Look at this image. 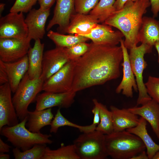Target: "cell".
<instances>
[{
  "label": "cell",
  "instance_id": "26",
  "mask_svg": "<svg viewBox=\"0 0 159 159\" xmlns=\"http://www.w3.org/2000/svg\"><path fill=\"white\" fill-rule=\"evenodd\" d=\"M47 37L55 44L57 47L66 48L82 42H86L89 39L85 37L77 34L65 35L58 32L49 30Z\"/></svg>",
  "mask_w": 159,
  "mask_h": 159
},
{
  "label": "cell",
  "instance_id": "42",
  "mask_svg": "<svg viewBox=\"0 0 159 159\" xmlns=\"http://www.w3.org/2000/svg\"><path fill=\"white\" fill-rule=\"evenodd\" d=\"M148 158L145 150H144L137 155L132 157L131 159H148Z\"/></svg>",
  "mask_w": 159,
  "mask_h": 159
},
{
  "label": "cell",
  "instance_id": "8",
  "mask_svg": "<svg viewBox=\"0 0 159 159\" xmlns=\"http://www.w3.org/2000/svg\"><path fill=\"white\" fill-rule=\"evenodd\" d=\"M76 60L67 63L59 70L44 81L42 90L54 93L72 91Z\"/></svg>",
  "mask_w": 159,
  "mask_h": 159
},
{
  "label": "cell",
  "instance_id": "12",
  "mask_svg": "<svg viewBox=\"0 0 159 159\" xmlns=\"http://www.w3.org/2000/svg\"><path fill=\"white\" fill-rule=\"evenodd\" d=\"M12 91L9 83L0 86V130L6 125L19 123L18 117L11 97Z\"/></svg>",
  "mask_w": 159,
  "mask_h": 159
},
{
  "label": "cell",
  "instance_id": "22",
  "mask_svg": "<svg viewBox=\"0 0 159 159\" xmlns=\"http://www.w3.org/2000/svg\"><path fill=\"white\" fill-rule=\"evenodd\" d=\"M44 48V44L41 43L40 39H37L35 40L33 47H31L28 51L27 73L31 80L37 79L41 75Z\"/></svg>",
  "mask_w": 159,
  "mask_h": 159
},
{
  "label": "cell",
  "instance_id": "2",
  "mask_svg": "<svg viewBox=\"0 0 159 159\" xmlns=\"http://www.w3.org/2000/svg\"><path fill=\"white\" fill-rule=\"evenodd\" d=\"M150 6L149 0L128 1L120 10L115 11L104 21L105 24L118 29L125 37V46L130 49L139 42L138 35L143 16Z\"/></svg>",
  "mask_w": 159,
  "mask_h": 159
},
{
  "label": "cell",
  "instance_id": "25",
  "mask_svg": "<svg viewBox=\"0 0 159 159\" xmlns=\"http://www.w3.org/2000/svg\"><path fill=\"white\" fill-rule=\"evenodd\" d=\"M146 120L142 117L140 118L138 124L136 126L126 129L128 132L140 138L145 145L149 159H152L159 150V145L156 143L148 134L146 129Z\"/></svg>",
  "mask_w": 159,
  "mask_h": 159
},
{
  "label": "cell",
  "instance_id": "6",
  "mask_svg": "<svg viewBox=\"0 0 159 159\" xmlns=\"http://www.w3.org/2000/svg\"><path fill=\"white\" fill-rule=\"evenodd\" d=\"M73 144L80 159H104L108 156L105 135L96 130L80 135Z\"/></svg>",
  "mask_w": 159,
  "mask_h": 159
},
{
  "label": "cell",
  "instance_id": "30",
  "mask_svg": "<svg viewBox=\"0 0 159 159\" xmlns=\"http://www.w3.org/2000/svg\"><path fill=\"white\" fill-rule=\"evenodd\" d=\"M46 144H38L24 151L15 147L12 152L15 159H43L45 152Z\"/></svg>",
  "mask_w": 159,
  "mask_h": 159
},
{
  "label": "cell",
  "instance_id": "23",
  "mask_svg": "<svg viewBox=\"0 0 159 159\" xmlns=\"http://www.w3.org/2000/svg\"><path fill=\"white\" fill-rule=\"evenodd\" d=\"M159 40V21L153 18L145 16L138 35L139 42L153 47Z\"/></svg>",
  "mask_w": 159,
  "mask_h": 159
},
{
  "label": "cell",
  "instance_id": "1",
  "mask_svg": "<svg viewBox=\"0 0 159 159\" xmlns=\"http://www.w3.org/2000/svg\"><path fill=\"white\" fill-rule=\"evenodd\" d=\"M123 58L120 46L92 42L86 53L76 60L72 91L76 92L118 78Z\"/></svg>",
  "mask_w": 159,
  "mask_h": 159
},
{
  "label": "cell",
  "instance_id": "33",
  "mask_svg": "<svg viewBox=\"0 0 159 159\" xmlns=\"http://www.w3.org/2000/svg\"><path fill=\"white\" fill-rule=\"evenodd\" d=\"M145 84L149 95L159 104V77L149 76Z\"/></svg>",
  "mask_w": 159,
  "mask_h": 159
},
{
  "label": "cell",
  "instance_id": "27",
  "mask_svg": "<svg viewBox=\"0 0 159 159\" xmlns=\"http://www.w3.org/2000/svg\"><path fill=\"white\" fill-rule=\"evenodd\" d=\"M60 109L59 108L58 109L51 122L50 130L51 133H56L60 127L64 126H69L77 128L80 132L83 133L89 132L95 130L97 126L93 123L89 125L83 126L70 121L62 115Z\"/></svg>",
  "mask_w": 159,
  "mask_h": 159
},
{
  "label": "cell",
  "instance_id": "35",
  "mask_svg": "<svg viewBox=\"0 0 159 159\" xmlns=\"http://www.w3.org/2000/svg\"><path fill=\"white\" fill-rule=\"evenodd\" d=\"M38 0H16L10 9L11 12L27 13L32 9Z\"/></svg>",
  "mask_w": 159,
  "mask_h": 159
},
{
  "label": "cell",
  "instance_id": "16",
  "mask_svg": "<svg viewBox=\"0 0 159 159\" xmlns=\"http://www.w3.org/2000/svg\"><path fill=\"white\" fill-rule=\"evenodd\" d=\"M97 44L116 46L124 36L120 31H115L111 26L104 23L98 24L88 34L83 36Z\"/></svg>",
  "mask_w": 159,
  "mask_h": 159
},
{
  "label": "cell",
  "instance_id": "3",
  "mask_svg": "<svg viewBox=\"0 0 159 159\" xmlns=\"http://www.w3.org/2000/svg\"><path fill=\"white\" fill-rule=\"evenodd\" d=\"M108 156L114 159H131L146 149L138 136L125 130L105 135Z\"/></svg>",
  "mask_w": 159,
  "mask_h": 159
},
{
  "label": "cell",
  "instance_id": "17",
  "mask_svg": "<svg viewBox=\"0 0 159 159\" xmlns=\"http://www.w3.org/2000/svg\"><path fill=\"white\" fill-rule=\"evenodd\" d=\"M124 41L122 39L120 43L123 55V62L121 64L123 67V76L115 91L117 93H119L122 91L123 95L127 97L131 98L133 97L132 89L137 92L138 88L131 66L127 49L124 45Z\"/></svg>",
  "mask_w": 159,
  "mask_h": 159
},
{
  "label": "cell",
  "instance_id": "21",
  "mask_svg": "<svg viewBox=\"0 0 159 159\" xmlns=\"http://www.w3.org/2000/svg\"><path fill=\"white\" fill-rule=\"evenodd\" d=\"M112 117L114 132H119L136 126L140 118L127 109H120L115 106L110 107Z\"/></svg>",
  "mask_w": 159,
  "mask_h": 159
},
{
  "label": "cell",
  "instance_id": "20",
  "mask_svg": "<svg viewBox=\"0 0 159 159\" xmlns=\"http://www.w3.org/2000/svg\"><path fill=\"white\" fill-rule=\"evenodd\" d=\"M131 112L141 116L148 121L159 140V104L153 99L142 105L128 108Z\"/></svg>",
  "mask_w": 159,
  "mask_h": 159
},
{
  "label": "cell",
  "instance_id": "5",
  "mask_svg": "<svg viewBox=\"0 0 159 159\" xmlns=\"http://www.w3.org/2000/svg\"><path fill=\"white\" fill-rule=\"evenodd\" d=\"M44 82L41 76L39 78L30 79L27 72L20 82L12 98L19 119L21 121L28 115V107L42 90Z\"/></svg>",
  "mask_w": 159,
  "mask_h": 159
},
{
  "label": "cell",
  "instance_id": "4",
  "mask_svg": "<svg viewBox=\"0 0 159 159\" xmlns=\"http://www.w3.org/2000/svg\"><path fill=\"white\" fill-rule=\"evenodd\" d=\"M27 120V116L16 125L4 126L0 130L1 134L6 138L14 147L22 151L29 149L36 144H50L52 143L49 139L51 135L33 132L27 129L25 125Z\"/></svg>",
  "mask_w": 159,
  "mask_h": 159
},
{
  "label": "cell",
  "instance_id": "13",
  "mask_svg": "<svg viewBox=\"0 0 159 159\" xmlns=\"http://www.w3.org/2000/svg\"><path fill=\"white\" fill-rule=\"evenodd\" d=\"M76 94L72 91L59 93L44 92L36 97L35 110H40L54 107L68 108L74 102Z\"/></svg>",
  "mask_w": 159,
  "mask_h": 159
},
{
  "label": "cell",
  "instance_id": "29",
  "mask_svg": "<svg viewBox=\"0 0 159 159\" xmlns=\"http://www.w3.org/2000/svg\"><path fill=\"white\" fill-rule=\"evenodd\" d=\"M115 0H99L95 6L89 14L99 23L105 21L115 11L114 5Z\"/></svg>",
  "mask_w": 159,
  "mask_h": 159
},
{
  "label": "cell",
  "instance_id": "10",
  "mask_svg": "<svg viewBox=\"0 0 159 159\" xmlns=\"http://www.w3.org/2000/svg\"><path fill=\"white\" fill-rule=\"evenodd\" d=\"M31 40L24 39L0 38V60L4 62L16 61L27 54Z\"/></svg>",
  "mask_w": 159,
  "mask_h": 159
},
{
  "label": "cell",
  "instance_id": "28",
  "mask_svg": "<svg viewBox=\"0 0 159 159\" xmlns=\"http://www.w3.org/2000/svg\"><path fill=\"white\" fill-rule=\"evenodd\" d=\"M43 159H80L74 144L65 146L62 144L59 148L52 150L46 147Z\"/></svg>",
  "mask_w": 159,
  "mask_h": 159
},
{
  "label": "cell",
  "instance_id": "18",
  "mask_svg": "<svg viewBox=\"0 0 159 159\" xmlns=\"http://www.w3.org/2000/svg\"><path fill=\"white\" fill-rule=\"evenodd\" d=\"M0 66L4 69L8 77L12 92L14 93L29 68L27 54L14 62H4L0 60Z\"/></svg>",
  "mask_w": 159,
  "mask_h": 159
},
{
  "label": "cell",
  "instance_id": "24",
  "mask_svg": "<svg viewBox=\"0 0 159 159\" xmlns=\"http://www.w3.org/2000/svg\"><path fill=\"white\" fill-rule=\"evenodd\" d=\"M27 122L26 125L28 130L33 132H40L43 127L50 125L54 118L51 108L34 111H28Z\"/></svg>",
  "mask_w": 159,
  "mask_h": 159
},
{
  "label": "cell",
  "instance_id": "7",
  "mask_svg": "<svg viewBox=\"0 0 159 159\" xmlns=\"http://www.w3.org/2000/svg\"><path fill=\"white\" fill-rule=\"evenodd\" d=\"M152 47L144 43L139 46H135L130 49L129 54L131 66L135 77L138 96L137 105H141L152 99L147 92L143 79V73L147 64L144 58L145 54L151 52Z\"/></svg>",
  "mask_w": 159,
  "mask_h": 159
},
{
  "label": "cell",
  "instance_id": "44",
  "mask_svg": "<svg viewBox=\"0 0 159 159\" xmlns=\"http://www.w3.org/2000/svg\"><path fill=\"white\" fill-rule=\"evenodd\" d=\"M154 46L158 54V62L159 63V40L155 44Z\"/></svg>",
  "mask_w": 159,
  "mask_h": 159
},
{
  "label": "cell",
  "instance_id": "45",
  "mask_svg": "<svg viewBox=\"0 0 159 159\" xmlns=\"http://www.w3.org/2000/svg\"><path fill=\"white\" fill-rule=\"evenodd\" d=\"M5 4L4 3H0V15L1 16V14L4 11V8Z\"/></svg>",
  "mask_w": 159,
  "mask_h": 159
},
{
  "label": "cell",
  "instance_id": "41",
  "mask_svg": "<svg viewBox=\"0 0 159 159\" xmlns=\"http://www.w3.org/2000/svg\"><path fill=\"white\" fill-rule=\"evenodd\" d=\"M11 148V147L0 138V153H8L9 152Z\"/></svg>",
  "mask_w": 159,
  "mask_h": 159
},
{
  "label": "cell",
  "instance_id": "40",
  "mask_svg": "<svg viewBox=\"0 0 159 159\" xmlns=\"http://www.w3.org/2000/svg\"><path fill=\"white\" fill-rule=\"evenodd\" d=\"M137 0H115L114 6L115 11L121 9L125 4L128 1H135Z\"/></svg>",
  "mask_w": 159,
  "mask_h": 159
},
{
  "label": "cell",
  "instance_id": "15",
  "mask_svg": "<svg viewBox=\"0 0 159 159\" xmlns=\"http://www.w3.org/2000/svg\"><path fill=\"white\" fill-rule=\"evenodd\" d=\"M50 9H31L25 19L28 30V37L31 40L42 39L45 34V26Z\"/></svg>",
  "mask_w": 159,
  "mask_h": 159
},
{
  "label": "cell",
  "instance_id": "32",
  "mask_svg": "<svg viewBox=\"0 0 159 159\" xmlns=\"http://www.w3.org/2000/svg\"><path fill=\"white\" fill-rule=\"evenodd\" d=\"M90 46V44L82 42L66 48L70 60H72L77 59L85 54Z\"/></svg>",
  "mask_w": 159,
  "mask_h": 159
},
{
  "label": "cell",
  "instance_id": "38",
  "mask_svg": "<svg viewBox=\"0 0 159 159\" xmlns=\"http://www.w3.org/2000/svg\"><path fill=\"white\" fill-rule=\"evenodd\" d=\"M151 10L154 17L158 16L159 13V0H149Z\"/></svg>",
  "mask_w": 159,
  "mask_h": 159
},
{
  "label": "cell",
  "instance_id": "19",
  "mask_svg": "<svg viewBox=\"0 0 159 159\" xmlns=\"http://www.w3.org/2000/svg\"><path fill=\"white\" fill-rule=\"evenodd\" d=\"M99 23L96 18L89 14L74 13L70 18L65 33L83 36L89 34Z\"/></svg>",
  "mask_w": 159,
  "mask_h": 159
},
{
  "label": "cell",
  "instance_id": "11",
  "mask_svg": "<svg viewBox=\"0 0 159 159\" xmlns=\"http://www.w3.org/2000/svg\"><path fill=\"white\" fill-rule=\"evenodd\" d=\"M71 61L66 48L56 47L44 53L41 76L44 81Z\"/></svg>",
  "mask_w": 159,
  "mask_h": 159
},
{
  "label": "cell",
  "instance_id": "37",
  "mask_svg": "<svg viewBox=\"0 0 159 159\" xmlns=\"http://www.w3.org/2000/svg\"><path fill=\"white\" fill-rule=\"evenodd\" d=\"M55 0H38L40 8L43 10L50 9Z\"/></svg>",
  "mask_w": 159,
  "mask_h": 159
},
{
  "label": "cell",
  "instance_id": "34",
  "mask_svg": "<svg viewBox=\"0 0 159 159\" xmlns=\"http://www.w3.org/2000/svg\"><path fill=\"white\" fill-rule=\"evenodd\" d=\"M99 0H75L76 13L88 14L95 6Z\"/></svg>",
  "mask_w": 159,
  "mask_h": 159
},
{
  "label": "cell",
  "instance_id": "43",
  "mask_svg": "<svg viewBox=\"0 0 159 159\" xmlns=\"http://www.w3.org/2000/svg\"><path fill=\"white\" fill-rule=\"evenodd\" d=\"M10 158V155L7 154H5L4 153H0V159H9Z\"/></svg>",
  "mask_w": 159,
  "mask_h": 159
},
{
  "label": "cell",
  "instance_id": "46",
  "mask_svg": "<svg viewBox=\"0 0 159 159\" xmlns=\"http://www.w3.org/2000/svg\"><path fill=\"white\" fill-rule=\"evenodd\" d=\"M152 159H159V150L155 153Z\"/></svg>",
  "mask_w": 159,
  "mask_h": 159
},
{
  "label": "cell",
  "instance_id": "14",
  "mask_svg": "<svg viewBox=\"0 0 159 159\" xmlns=\"http://www.w3.org/2000/svg\"><path fill=\"white\" fill-rule=\"evenodd\" d=\"M75 0H57L54 14L49 21L46 30L49 31L54 25L59 26V32L65 33L70 21L74 13Z\"/></svg>",
  "mask_w": 159,
  "mask_h": 159
},
{
  "label": "cell",
  "instance_id": "31",
  "mask_svg": "<svg viewBox=\"0 0 159 159\" xmlns=\"http://www.w3.org/2000/svg\"><path fill=\"white\" fill-rule=\"evenodd\" d=\"M100 122L95 130L105 135L114 132L112 114L106 106L100 103Z\"/></svg>",
  "mask_w": 159,
  "mask_h": 159
},
{
  "label": "cell",
  "instance_id": "9",
  "mask_svg": "<svg viewBox=\"0 0 159 159\" xmlns=\"http://www.w3.org/2000/svg\"><path fill=\"white\" fill-rule=\"evenodd\" d=\"M28 30L23 13L11 12L0 19V38L24 39Z\"/></svg>",
  "mask_w": 159,
  "mask_h": 159
},
{
  "label": "cell",
  "instance_id": "36",
  "mask_svg": "<svg viewBox=\"0 0 159 159\" xmlns=\"http://www.w3.org/2000/svg\"><path fill=\"white\" fill-rule=\"evenodd\" d=\"M92 101L94 105L92 110V112L94 115L92 123L97 126L100 122V102L96 99H93Z\"/></svg>",
  "mask_w": 159,
  "mask_h": 159
},
{
  "label": "cell",
  "instance_id": "39",
  "mask_svg": "<svg viewBox=\"0 0 159 159\" xmlns=\"http://www.w3.org/2000/svg\"><path fill=\"white\" fill-rule=\"evenodd\" d=\"M9 83L7 74L2 67L0 66V85H1Z\"/></svg>",
  "mask_w": 159,
  "mask_h": 159
}]
</instances>
